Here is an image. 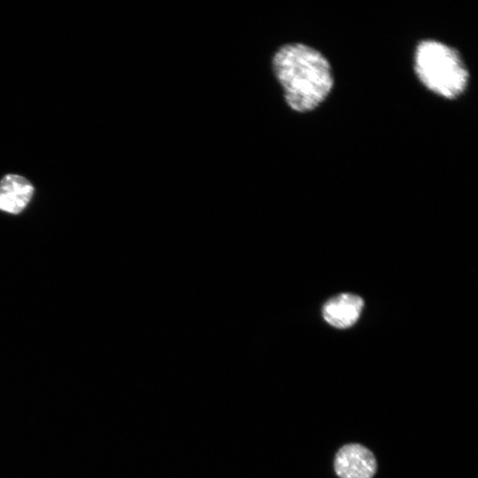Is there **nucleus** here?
Listing matches in <instances>:
<instances>
[{
  "instance_id": "20e7f679",
  "label": "nucleus",
  "mask_w": 478,
  "mask_h": 478,
  "mask_svg": "<svg viewBox=\"0 0 478 478\" xmlns=\"http://www.w3.org/2000/svg\"><path fill=\"white\" fill-rule=\"evenodd\" d=\"M364 302L357 295L343 293L329 299L322 308L324 320L337 328L351 327L358 319Z\"/></svg>"
},
{
  "instance_id": "f257e3e1",
  "label": "nucleus",
  "mask_w": 478,
  "mask_h": 478,
  "mask_svg": "<svg viewBox=\"0 0 478 478\" xmlns=\"http://www.w3.org/2000/svg\"><path fill=\"white\" fill-rule=\"evenodd\" d=\"M272 64L284 99L295 112L313 111L334 87L329 61L309 45L301 42L284 44L275 51Z\"/></svg>"
},
{
  "instance_id": "7ed1b4c3",
  "label": "nucleus",
  "mask_w": 478,
  "mask_h": 478,
  "mask_svg": "<svg viewBox=\"0 0 478 478\" xmlns=\"http://www.w3.org/2000/svg\"><path fill=\"white\" fill-rule=\"evenodd\" d=\"M334 466L340 478H372L377 468L374 454L358 443L340 448L335 454Z\"/></svg>"
},
{
  "instance_id": "39448f33",
  "label": "nucleus",
  "mask_w": 478,
  "mask_h": 478,
  "mask_svg": "<svg viewBox=\"0 0 478 478\" xmlns=\"http://www.w3.org/2000/svg\"><path fill=\"white\" fill-rule=\"evenodd\" d=\"M34 193L32 184L24 177L8 174L0 181V210L20 212L29 203Z\"/></svg>"
},
{
  "instance_id": "f03ea898",
  "label": "nucleus",
  "mask_w": 478,
  "mask_h": 478,
  "mask_svg": "<svg viewBox=\"0 0 478 478\" xmlns=\"http://www.w3.org/2000/svg\"><path fill=\"white\" fill-rule=\"evenodd\" d=\"M414 72L427 89L446 99L457 98L468 85L469 73L459 52L434 39L417 44Z\"/></svg>"
}]
</instances>
